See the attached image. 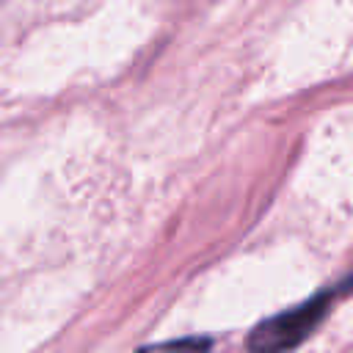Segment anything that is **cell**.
<instances>
[{"label": "cell", "instance_id": "2", "mask_svg": "<svg viewBox=\"0 0 353 353\" xmlns=\"http://www.w3.org/2000/svg\"><path fill=\"white\" fill-rule=\"evenodd\" d=\"M138 353H212V339L210 336H182V339H171V342L146 345Z\"/></svg>", "mask_w": 353, "mask_h": 353}, {"label": "cell", "instance_id": "1", "mask_svg": "<svg viewBox=\"0 0 353 353\" xmlns=\"http://www.w3.org/2000/svg\"><path fill=\"white\" fill-rule=\"evenodd\" d=\"M350 284L353 281L336 284L331 290H320L312 298H306L303 303L290 306V309L262 320L248 334V350L251 353H287V350L298 347L303 339H309L317 331V325L325 320L334 298L339 292H345Z\"/></svg>", "mask_w": 353, "mask_h": 353}]
</instances>
